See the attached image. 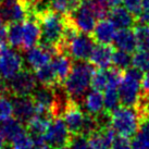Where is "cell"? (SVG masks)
I'll list each match as a JSON object with an SVG mask.
<instances>
[{
    "label": "cell",
    "mask_w": 149,
    "mask_h": 149,
    "mask_svg": "<svg viewBox=\"0 0 149 149\" xmlns=\"http://www.w3.org/2000/svg\"><path fill=\"white\" fill-rule=\"evenodd\" d=\"M95 71V66L87 61H76L73 63L72 70L63 83L68 95L72 100L79 104H83V100L91 86V76Z\"/></svg>",
    "instance_id": "obj_1"
},
{
    "label": "cell",
    "mask_w": 149,
    "mask_h": 149,
    "mask_svg": "<svg viewBox=\"0 0 149 149\" xmlns=\"http://www.w3.org/2000/svg\"><path fill=\"white\" fill-rule=\"evenodd\" d=\"M40 26L39 42L57 46L62 39L66 24V15L49 11L38 19Z\"/></svg>",
    "instance_id": "obj_2"
},
{
    "label": "cell",
    "mask_w": 149,
    "mask_h": 149,
    "mask_svg": "<svg viewBox=\"0 0 149 149\" xmlns=\"http://www.w3.org/2000/svg\"><path fill=\"white\" fill-rule=\"evenodd\" d=\"M143 77V71L135 66L128 68L124 71L123 77L118 87L121 104L126 107H135L141 93V84Z\"/></svg>",
    "instance_id": "obj_3"
},
{
    "label": "cell",
    "mask_w": 149,
    "mask_h": 149,
    "mask_svg": "<svg viewBox=\"0 0 149 149\" xmlns=\"http://www.w3.org/2000/svg\"><path fill=\"white\" fill-rule=\"evenodd\" d=\"M111 126L119 136L133 137L139 126V116L134 107L121 104L111 112Z\"/></svg>",
    "instance_id": "obj_4"
},
{
    "label": "cell",
    "mask_w": 149,
    "mask_h": 149,
    "mask_svg": "<svg viewBox=\"0 0 149 149\" xmlns=\"http://www.w3.org/2000/svg\"><path fill=\"white\" fill-rule=\"evenodd\" d=\"M8 82L9 91L11 97H22L31 96L37 87V79L33 70L29 68L22 69L17 74H15Z\"/></svg>",
    "instance_id": "obj_5"
},
{
    "label": "cell",
    "mask_w": 149,
    "mask_h": 149,
    "mask_svg": "<svg viewBox=\"0 0 149 149\" xmlns=\"http://www.w3.org/2000/svg\"><path fill=\"white\" fill-rule=\"evenodd\" d=\"M45 144L54 149L69 145L71 133L62 118H56L51 121L49 127L44 134Z\"/></svg>",
    "instance_id": "obj_6"
},
{
    "label": "cell",
    "mask_w": 149,
    "mask_h": 149,
    "mask_svg": "<svg viewBox=\"0 0 149 149\" xmlns=\"http://www.w3.org/2000/svg\"><path fill=\"white\" fill-rule=\"evenodd\" d=\"M95 47V40L91 35L79 32L66 47L68 54L75 61H87L89 60L93 49Z\"/></svg>",
    "instance_id": "obj_7"
},
{
    "label": "cell",
    "mask_w": 149,
    "mask_h": 149,
    "mask_svg": "<svg viewBox=\"0 0 149 149\" xmlns=\"http://www.w3.org/2000/svg\"><path fill=\"white\" fill-rule=\"evenodd\" d=\"M69 17L79 32L86 34L93 33L97 17L87 0H84Z\"/></svg>",
    "instance_id": "obj_8"
},
{
    "label": "cell",
    "mask_w": 149,
    "mask_h": 149,
    "mask_svg": "<svg viewBox=\"0 0 149 149\" xmlns=\"http://www.w3.org/2000/svg\"><path fill=\"white\" fill-rule=\"evenodd\" d=\"M24 68V60L13 48L7 47L0 52V72L4 79H10Z\"/></svg>",
    "instance_id": "obj_9"
},
{
    "label": "cell",
    "mask_w": 149,
    "mask_h": 149,
    "mask_svg": "<svg viewBox=\"0 0 149 149\" xmlns=\"http://www.w3.org/2000/svg\"><path fill=\"white\" fill-rule=\"evenodd\" d=\"M13 104V116L14 118L26 126L31 119L36 114V104L31 96L11 97Z\"/></svg>",
    "instance_id": "obj_10"
},
{
    "label": "cell",
    "mask_w": 149,
    "mask_h": 149,
    "mask_svg": "<svg viewBox=\"0 0 149 149\" xmlns=\"http://www.w3.org/2000/svg\"><path fill=\"white\" fill-rule=\"evenodd\" d=\"M84 116H85V112L83 111L81 104L71 99L62 116L71 134L81 133L84 122Z\"/></svg>",
    "instance_id": "obj_11"
},
{
    "label": "cell",
    "mask_w": 149,
    "mask_h": 149,
    "mask_svg": "<svg viewBox=\"0 0 149 149\" xmlns=\"http://www.w3.org/2000/svg\"><path fill=\"white\" fill-rule=\"evenodd\" d=\"M40 39L39 21L35 17H27L23 22V44L21 51H26L37 45Z\"/></svg>",
    "instance_id": "obj_12"
},
{
    "label": "cell",
    "mask_w": 149,
    "mask_h": 149,
    "mask_svg": "<svg viewBox=\"0 0 149 149\" xmlns=\"http://www.w3.org/2000/svg\"><path fill=\"white\" fill-rule=\"evenodd\" d=\"M114 48L111 44H97L93 49L89 62L98 69H108L111 66Z\"/></svg>",
    "instance_id": "obj_13"
},
{
    "label": "cell",
    "mask_w": 149,
    "mask_h": 149,
    "mask_svg": "<svg viewBox=\"0 0 149 149\" xmlns=\"http://www.w3.org/2000/svg\"><path fill=\"white\" fill-rule=\"evenodd\" d=\"M116 138V132L112 126L100 127L87 137L91 149H111Z\"/></svg>",
    "instance_id": "obj_14"
},
{
    "label": "cell",
    "mask_w": 149,
    "mask_h": 149,
    "mask_svg": "<svg viewBox=\"0 0 149 149\" xmlns=\"http://www.w3.org/2000/svg\"><path fill=\"white\" fill-rule=\"evenodd\" d=\"M25 52V63L31 70H37L38 68L45 65L52 59V54L44 47L39 45L38 47L34 46L32 48L27 49ZM26 68V66H25Z\"/></svg>",
    "instance_id": "obj_15"
},
{
    "label": "cell",
    "mask_w": 149,
    "mask_h": 149,
    "mask_svg": "<svg viewBox=\"0 0 149 149\" xmlns=\"http://www.w3.org/2000/svg\"><path fill=\"white\" fill-rule=\"evenodd\" d=\"M108 17L116 27L120 29H131L136 24L135 17L125 7H120V6L112 7L111 10L108 12Z\"/></svg>",
    "instance_id": "obj_16"
},
{
    "label": "cell",
    "mask_w": 149,
    "mask_h": 149,
    "mask_svg": "<svg viewBox=\"0 0 149 149\" xmlns=\"http://www.w3.org/2000/svg\"><path fill=\"white\" fill-rule=\"evenodd\" d=\"M116 27L110 20L102 19L95 26L91 37L97 44H112L116 34Z\"/></svg>",
    "instance_id": "obj_17"
},
{
    "label": "cell",
    "mask_w": 149,
    "mask_h": 149,
    "mask_svg": "<svg viewBox=\"0 0 149 149\" xmlns=\"http://www.w3.org/2000/svg\"><path fill=\"white\" fill-rule=\"evenodd\" d=\"M52 120H54V118L48 113H36L26 124L25 128L33 138L42 136L46 133V131L48 130Z\"/></svg>",
    "instance_id": "obj_18"
},
{
    "label": "cell",
    "mask_w": 149,
    "mask_h": 149,
    "mask_svg": "<svg viewBox=\"0 0 149 149\" xmlns=\"http://www.w3.org/2000/svg\"><path fill=\"white\" fill-rule=\"evenodd\" d=\"M52 65L57 74L59 84H63L66 79L68 75L70 74L72 66H73V59L68 54H58L52 59Z\"/></svg>",
    "instance_id": "obj_19"
},
{
    "label": "cell",
    "mask_w": 149,
    "mask_h": 149,
    "mask_svg": "<svg viewBox=\"0 0 149 149\" xmlns=\"http://www.w3.org/2000/svg\"><path fill=\"white\" fill-rule=\"evenodd\" d=\"M104 106V95L101 94V91L96 89L87 91L83 104H81V107L84 108L85 112L91 113L93 116H97L99 112L102 111Z\"/></svg>",
    "instance_id": "obj_20"
},
{
    "label": "cell",
    "mask_w": 149,
    "mask_h": 149,
    "mask_svg": "<svg viewBox=\"0 0 149 149\" xmlns=\"http://www.w3.org/2000/svg\"><path fill=\"white\" fill-rule=\"evenodd\" d=\"M113 42H114L116 48L127 51L130 54L137 48L135 33L130 29H120L119 32H116Z\"/></svg>",
    "instance_id": "obj_21"
},
{
    "label": "cell",
    "mask_w": 149,
    "mask_h": 149,
    "mask_svg": "<svg viewBox=\"0 0 149 149\" xmlns=\"http://www.w3.org/2000/svg\"><path fill=\"white\" fill-rule=\"evenodd\" d=\"M23 130L25 126L15 118H9L0 123V135L6 141H11Z\"/></svg>",
    "instance_id": "obj_22"
},
{
    "label": "cell",
    "mask_w": 149,
    "mask_h": 149,
    "mask_svg": "<svg viewBox=\"0 0 149 149\" xmlns=\"http://www.w3.org/2000/svg\"><path fill=\"white\" fill-rule=\"evenodd\" d=\"M133 149H149V119L139 121V126L132 139Z\"/></svg>",
    "instance_id": "obj_23"
},
{
    "label": "cell",
    "mask_w": 149,
    "mask_h": 149,
    "mask_svg": "<svg viewBox=\"0 0 149 149\" xmlns=\"http://www.w3.org/2000/svg\"><path fill=\"white\" fill-rule=\"evenodd\" d=\"M7 40L11 48L22 49L23 44V22H13L7 25Z\"/></svg>",
    "instance_id": "obj_24"
},
{
    "label": "cell",
    "mask_w": 149,
    "mask_h": 149,
    "mask_svg": "<svg viewBox=\"0 0 149 149\" xmlns=\"http://www.w3.org/2000/svg\"><path fill=\"white\" fill-rule=\"evenodd\" d=\"M34 73L36 75L37 82H39L42 85L54 87L59 84L52 63H47L45 65L38 68L37 70L34 71Z\"/></svg>",
    "instance_id": "obj_25"
},
{
    "label": "cell",
    "mask_w": 149,
    "mask_h": 149,
    "mask_svg": "<svg viewBox=\"0 0 149 149\" xmlns=\"http://www.w3.org/2000/svg\"><path fill=\"white\" fill-rule=\"evenodd\" d=\"M104 91V109L108 110V111L112 112L116 108L119 107V104H120V96H119L118 87L107 86Z\"/></svg>",
    "instance_id": "obj_26"
},
{
    "label": "cell",
    "mask_w": 149,
    "mask_h": 149,
    "mask_svg": "<svg viewBox=\"0 0 149 149\" xmlns=\"http://www.w3.org/2000/svg\"><path fill=\"white\" fill-rule=\"evenodd\" d=\"M134 33L136 37L137 48L149 50V25L136 24L134 26Z\"/></svg>",
    "instance_id": "obj_27"
},
{
    "label": "cell",
    "mask_w": 149,
    "mask_h": 149,
    "mask_svg": "<svg viewBox=\"0 0 149 149\" xmlns=\"http://www.w3.org/2000/svg\"><path fill=\"white\" fill-rule=\"evenodd\" d=\"M132 59L133 57L127 51L121 49H114V52L112 56V63H113V66H116L122 71H125L132 64Z\"/></svg>",
    "instance_id": "obj_28"
},
{
    "label": "cell",
    "mask_w": 149,
    "mask_h": 149,
    "mask_svg": "<svg viewBox=\"0 0 149 149\" xmlns=\"http://www.w3.org/2000/svg\"><path fill=\"white\" fill-rule=\"evenodd\" d=\"M13 149H33L34 148V139L31 136L26 128L19 133L17 136L11 141Z\"/></svg>",
    "instance_id": "obj_29"
},
{
    "label": "cell",
    "mask_w": 149,
    "mask_h": 149,
    "mask_svg": "<svg viewBox=\"0 0 149 149\" xmlns=\"http://www.w3.org/2000/svg\"><path fill=\"white\" fill-rule=\"evenodd\" d=\"M50 6L52 11L62 15H70L79 7L73 0H50Z\"/></svg>",
    "instance_id": "obj_30"
},
{
    "label": "cell",
    "mask_w": 149,
    "mask_h": 149,
    "mask_svg": "<svg viewBox=\"0 0 149 149\" xmlns=\"http://www.w3.org/2000/svg\"><path fill=\"white\" fill-rule=\"evenodd\" d=\"M91 86L93 89L102 91L108 86V72L107 69H98L95 70L91 76Z\"/></svg>",
    "instance_id": "obj_31"
},
{
    "label": "cell",
    "mask_w": 149,
    "mask_h": 149,
    "mask_svg": "<svg viewBox=\"0 0 149 149\" xmlns=\"http://www.w3.org/2000/svg\"><path fill=\"white\" fill-rule=\"evenodd\" d=\"M132 64L143 72L149 71V50L138 49L133 56Z\"/></svg>",
    "instance_id": "obj_32"
},
{
    "label": "cell",
    "mask_w": 149,
    "mask_h": 149,
    "mask_svg": "<svg viewBox=\"0 0 149 149\" xmlns=\"http://www.w3.org/2000/svg\"><path fill=\"white\" fill-rule=\"evenodd\" d=\"M87 1L95 13L97 20H102V19H106V17H108L109 4L107 0H87Z\"/></svg>",
    "instance_id": "obj_33"
},
{
    "label": "cell",
    "mask_w": 149,
    "mask_h": 149,
    "mask_svg": "<svg viewBox=\"0 0 149 149\" xmlns=\"http://www.w3.org/2000/svg\"><path fill=\"white\" fill-rule=\"evenodd\" d=\"M13 113V104L11 97L0 95V122L11 118Z\"/></svg>",
    "instance_id": "obj_34"
},
{
    "label": "cell",
    "mask_w": 149,
    "mask_h": 149,
    "mask_svg": "<svg viewBox=\"0 0 149 149\" xmlns=\"http://www.w3.org/2000/svg\"><path fill=\"white\" fill-rule=\"evenodd\" d=\"M68 146L70 149H91L87 137L82 134H71Z\"/></svg>",
    "instance_id": "obj_35"
},
{
    "label": "cell",
    "mask_w": 149,
    "mask_h": 149,
    "mask_svg": "<svg viewBox=\"0 0 149 149\" xmlns=\"http://www.w3.org/2000/svg\"><path fill=\"white\" fill-rule=\"evenodd\" d=\"M123 3L135 19L143 12V0H123Z\"/></svg>",
    "instance_id": "obj_36"
},
{
    "label": "cell",
    "mask_w": 149,
    "mask_h": 149,
    "mask_svg": "<svg viewBox=\"0 0 149 149\" xmlns=\"http://www.w3.org/2000/svg\"><path fill=\"white\" fill-rule=\"evenodd\" d=\"M111 149H133L132 143L126 137L118 136L114 138V141L112 143Z\"/></svg>",
    "instance_id": "obj_37"
},
{
    "label": "cell",
    "mask_w": 149,
    "mask_h": 149,
    "mask_svg": "<svg viewBox=\"0 0 149 149\" xmlns=\"http://www.w3.org/2000/svg\"><path fill=\"white\" fill-rule=\"evenodd\" d=\"M136 20V24L139 25H149V11L144 10L143 12L135 19ZM135 24V25H136Z\"/></svg>",
    "instance_id": "obj_38"
},
{
    "label": "cell",
    "mask_w": 149,
    "mask_h": 149,
    "mask_svg": "<svg viewBox=\"0 0 149 149\" xmlns=\"http://www.w3.org/2000/svg\"><path fill=\"white\" fill-rule=\"evenodd\" d=\"M141 83H143V91L149 94V71L144 75Z\"/></svg>",
    "instance_id": "obj_39"
},
{
    "label": "cell",
    "mask_w": 149,
    "mask_h": 149,
    "mask_svg": "<svg viewBox=\"0 0 149 149\" xmlns=\"http://www.w3.org/2000/svg\"><path fill=\"white\" fill-rule=\"evenodd\" d=\"M109 7H116V6H120L121 2H123V0H107Z\"/></svg>",
    "instance_id": "obj_40"
},
{
    "label": "cell",
    "mask_w": 149,
    "mask_h": 149,
    "mask_svg": "<svg viewBox=\"0 0 149 149\" xmlns=\"http://www.w3.org/2000/svg\"><path fill=\"white\" fill-rule=\"evenodd\" d=\"M143 9L149 11V0H143Z\"/></svg>",
    "instance_id": "obj_41"
},
{
    "label": "cell",
    "mask_w": 149,
    "mask_h": 149,
    "mask_svg": "<svg viewBox=\"0 0 149 149\" xmlns=\"http://www.w3.org/2000/svg\"><path fill=\"white\" fill-rule=\"evenodd\" d=\"M1 149H13L12 144H11V143H9V141L3 143V146H2V148Z\"/></svg>",
    "instance_id": "obj_42"
},
{
    "label": "cell",
    "mask_w": 149,
    "mask_h": 149,
    "mask_svg": "<svg viewBox=\"0 0 149 149\" xmlns=\"http://www.w3.org/2000/svg\"><path fill=\"white\" fill-rule=\"evenodd\" d=\"M35 149H54V148H51V147H49V146L47 145H42V146H36Z\"/></svg>",
    "instance_id": "obj_43"
},
{
    "label": "cell",
    "mask_w": 149,
    "mask_h": 149,
    "mask_svg": "<svg viewBox=\"0 0 149 149\" xmlns=\"http://www.w3.org/2000/svg\"><path fill=\"white\" fill-rule=\"evenodd\" d=\"M4 26H6V23H4L2 17H1V14H0V29H1V27H4Z\"/></svg>",
    "instance_id": "obj_44"
},
{
    "label": "cell",
    "mask_w": 149,
    "mask_h": 149,
    "mask_svg": "<svg viewBox=\"0 0 149 149\" xmlns=\"http://www.w3.org/2000/svg\"><path fill=\"white\" fill-rule=\"evenodd\" d=\"M2 146H3V138H2L1 135H0V149L2 148Z\"/></svg>",
    "instance_id": "obj_45"
},
{
    "label": "cell",
    "mask_w": 149,
    "mask_h": 149,
    "mask_svg": "<svg viewBox=\"0 0 149 149\" xmlns=\"http://www.w3.org/2000/svg\"><path fill=\"white\" fill-rule=\"evenodd\" d=\"M58 149H70V148H69V146H63V147H60Z\"/></svg>",
    "instance_id": "obj_46"
},
{
    "label": "cell",
    "mask_w": 149,
    "mask_h": 149,
    "mask_svg": "<svg viewBox=\"0 0 149 149\" xmlns=\"http://www.w3.org/2000/svg\"><path fill=\"white\" fill-rule=\"evenodd\" d=\"M2 1H3V0H0V4L2 3Z\"/></svg>",
    "instance_id": "obj_47"
},
{
    "label": "cell",
    "mask_w": 149,
    "mask_h": 149,
    "mask_svg": "<svg viewBox=\"0 0 149 149\" xmlns=\"http://www.w3.org/2000/svg\"><path fill=\"white\" fill-rule=\"evenodd\" d=\"M0 79H1V72H0Z\"/></svg>",
    "instance_id": "obj_48"
},
{
    "label": "cell",
    "mask_w": 149,
    "mask_h": 149,
    "mask_svg": "<svg viewBox=\"0 0 149 149\" xmlns=\"http://www.w3.org/2000/svg\"><path fill=\"white\" fill-rule=\"evenodd\" d=\"M23 1H29V0H23Z\"/></svg>",
    "instance_id": "obj_49"
}]
</instances>
